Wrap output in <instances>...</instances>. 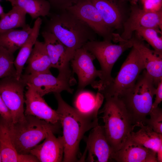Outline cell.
Returning a JSON list of instances; mask_svg holds the SVG:
<instances>
[{"label":"cell","mask_w":162,"mask_h":162,"mask_svg":"<svg viewBox=\"0 0 162 162\" xmlns=\"http://www.w3.org/2000/svg\"><path fill=\"white\" fill-rule=\"evenodd\" d=\"M45 30L54 34L66 47L70 62L75 51L88 41L96 40V34L85 22L67 10L56 11L47 16Z\"/></svg>","instance_id":"6da1fadb"},{"label":"cell","mask_w":162,"mask_h":162,"mask_svg":"<svg viewBox=\"0 0 162 162\" xmlns=\"http://www.w3.org/2000/svg\"><path fill=\"white\" fill-rule=\"evenodd\" d=\"M58 106L56 111L63 128L64 143L62 162L79 161L80 142L85 134L98 125V119L86 118L66 103L60 93H54Z\"/></svg>","instance_id":"7a4b0ae2"},{"label":"cell","mask_w":162,"mask_h":162,"mask_svg":"<svg viewBox=\"0 0 162 162\" xmlns=\"http://www.w3.org/2000/svg\"><path fill=\"white\" fill-rule=\"evenodd\" d=\"M104 98L105 104L99 113H103L105 135L114 152L121 148L136 126L118 97Z\"/></svg>","instance_id":"3957f363"},{"label":"cell","mask_w":162,"mask_h":162,"mask_svg":"<svg viewBox=\"0 0 162 162\" xmlns=\"http://www.w3.org/2000/svg\"><path fill=\"white\" fill-rule=\"evenodd\" d=\"M156 88L152 78L144 69L134 85L118 97L123 103L136 127L138 123L145 125Z\"/></svg>","instance_id":"277c9868"},{"label":"cell","mask_w":162,"mask_h":162,"mask_svg":"<svg viewBox=\"0 0 162 162\" xmlns=\"http://www.w3.org/2000/svg\"><path fill=\"white\" fill-rule=\"evenodd\" d=\"M10 134L15 148L20 154H29L31 150L46 138L50 130L56 132L54 124L35 116L25 115L21 121L9 124Z\"/></svg>","instance_id":"5b68a950"},{"label":"cell","mask_w":162,"mask_h":162,"mask_svg":"<svg viewBox=\"0 0 162 162\" xmlns=\"http://www.w3.org/2000/svg\"><path fill=\"white\" fill-rule=\"evenodd\" d=\"M132 47L130 39L118 44H112L109 40H95L88 41L83 46L93 55L100 64V80L95 87L98 91L112 82L113 78L111 72L115 63L124 52Z\"/></svg>","instance_id":"8992f818"},{"label":"cell","mask_w":162,"mask_h":162,"mask_svg":"<svg viewBox=\"0 0 162 162\" xmlns=\"http://www.w3.org/2000/svg\"><path fill=\"white\" fill-rule=\"evenodd\" d=\"M144 69V65L140 54L132 46L116 77L113 78L110 84L98 92L104 98L118 97L134 85Z\"/></svg>","instance_id":"52a82bcc"},{"label":"cell","mask_w":162,"mask_h":162,"mask_svg":"<svg viewBox=\"0 0 162 162\" xmlns=\"http://www.w3.org/2000/svg\"><path fill=\"white\" fill-rule=\"evenodd\" d=\"M26 86L21 78L18 80L12 76L0 80V95L11 113L13 123L21 121L25 117L24 91Z\"/></svg>","instance_id":"ba28073f"},{"label":"cell","mask_w":162,"mask_h":162,"mask_svg":"<svg viewBox=\"0 0 162 162\" xmlns=\"http://www.w3.org/2000/svg\"><path fill=\"white\" fill-rule=\"evenodd\" d=\"M122 25L123 31L119 38L120 42L131 39L133 32L140 28H154L162 31V8L152 11L142 9L134 4L131 7L129 18Z\"/></svg>","instance_id":"9c48e42d"},{"label":"cell","mask_w":162,"mask_h":162,"mask_svg":"<svg viewBox=\"0 0 162 162\" xmlns=\"http://www.w3.org/2000/svg\"><path fill=\"white\" fill-rule=\"evenodd\" d=\"M26 86L32 87L41 96L50 93H60L66 91L72 94L71 86L76 83V80L55 77L50 72L32 74H24L21 77Z\"/></svg>","instance_id":"30bf717a"},{"label":"cell","mask_w":162,"mask_h":162,"mask_svg":"<svg viewBox=\"0 0 162 162\" xmlns=\"http://www.w3.org/2000/svg\"><path fill=\"white\" fill-rule=\"evenodd\" d=\"M67 10L86 23L104 40L111 41L116 34L106 25L99 10L91 0H78Z\"/></svg>","instance_id":"8fae6325"},{"label":"cell","mask_w":162,"mask_h":162,"mask_svg":"<svg viewBox=\"0 0 162 162\" xmlns=\"http://www.w3.org/2000/svg\"><path fill=\"white\" fill-rule=\"evenodd\" d=\"M95 58L83 47L75 51L70 62L73 73H76L78 77V91L84 89L88 85L94 88L97 82L96 79L99 78L100 70L96 69L93 62Z\"/></svg>","instance_id":"7c38bea8"},{"label":"cell","mask_w":162,"mask_h":162,"mask_svg":"<svg viewBox=\"0 0 162 162\" xmlns=\"http://www.w3.org/2000/svg\"><path fill=\"white\" fill-rule=\"evenodd\" d=\"M49 57L51 67L58 69V76L73 80L74 78L70 67L66 47L52 33L46 30L41 33Z\"/></svg>","instance_id":"4fadbf2b"},{"label":"cell","mask_w":162,"mask_h":162,"mask_svg":"<svg viewBox=\"0 0 162 162\" xmlns=\"http://www.w3.org/2000/svg\"><path fill=\"white\" fill-rule=\"evenodd\" d=\"M88 152L85 161L108 162L112 160L114 151L105 135L103 126L99 124L92 128L86 140L84 153Z\"/></svg>","instance_id":"5bb4252c"},{"label":"cell","mask_w":162,"mask_h":162,"mask_svg":"<svg viewBox=\"0 0 162 162\" xmlns=\"http://www.w3.org/2000/svg\"><path fill=\"white\" fill-rule=\"evenodd\" d=\"M27 86L26 92L25 103L26 109L25 115L35 116L39 119L54 124L59 122L58 114L56 110L52 109L45 100L32 87Z\"/></svg>","instance_id":"9a60e30c"},{"label":"cell","mask_w":162,"mask_h":162,"mask_svg":"<svg viewBox=\"0 0 162 162\" xmlns=\"http://www.w3.org/2000/svg\"><path fill=\"white\" fill-rule=\"evenodd\" d=\"M54 132H48L44 142L38 144L30 152V154L35 157L39 162H62L64 143L62 136L56 137Z\"/></svg>","instance_id":"2e32d148"},{"label":"cell","mask_w":162,"mask_h":162,"mask_svg":"<svg viewBox=\"0 0 162 162\" xmlns=\"http://www.w3.org/2000/svg\"><path fill=\"white\" fill-rule=\"evenodd\" d=\"M112 158L117 162H158L156 152L129 137L119 150L113 152Z\"/></svg>","instance_id":"e0dca14e"},{"label":"cell","mask_w":162,"mask_h":162,"mask_svg":"<svg viewBox=\"0 0 162 162\" xmlns=\"http://www.w3.org/2000/svg\"><path fill=\"white\" fill-rule=\"evenodd\" d=\"M130 39L132 46L137 50L140 54L145 69L152 78L157 87L162 80V56L149 48L138 36L132 37Z\"/></svg>","instance_id":"ac0fdd59"},{"label":"cell","mask_w":162,"mask_h":162,"mask_svg":"<svg viewBox=\"0 0 162 162\" xmlns=\"http://www.w3.org/2000/svg\"><path fill=\"white\" fill-rule=\"evenodd\" d=\"M9 124L0 116V152L3 162H38L32 155L20 154L11 138Z\"/></svg>","instance_id":"d6986e66"},{"label":"cell","mask_w":162,"mask_h":162,"mask_svg":"<svg viewBox=\"0 0 162 162\" xmlns=\"http://www.w3.org/2000/svg\"><path fill=\"white\" fill-rule=\"evenodd\" d=\"M78 91L74 100V108L86 118L98 119L99 110L104 98L103 95L98 92L95 94L83 89Z\"/></svg>","instance_id":"ffe728a7"},{"label":"cell","mask_w":162,"mask_h":162,"mask_svg":"<svg viewBox=\"0 0 162 162\" xmlns=\"http://www.w3.org/2000/svg\"><path fill=\"white\" fill-rule=\"evenodd\" d=\"M100 13L106 26L112 30L123 25L122 13L115 0H91Z\"/></svg>","instance_id":"44dd1931"},{"label":"cell","mask_w":162,"mask_h":162,"mask_svg":"<svg viewBox=\"0 0 162 162\" xmlns=\"http://www.w3.org/2000/svg\"><path fill=\"white\" fill-rule=\"evenodd\" d=\"M26 74L50 72V60L44 42L37 40L27 60Z\"/></svg>","instance_id":"7402d4cb"},{"label":"cell","mask_w":162,"mask_h":162,"mask_svg":"<svg viewBox=\"0 0 162 162\" xmlns=\"http://www.w3.org/2000/svg\"><path fill=\"white\" fill-rule=\"evenodd\" d=\"M42 21V19L40 17L36 19L31 32L20 48L17 56L14 60V65L16 70L15 77L17 80H19L20 79L24 65L27 62L33 47L37 40Z\"/></svg>","instance_id":"603a6c76"},{"label":"cell","mask_w":162,"mask_h":162,"mask_svg":"<svg viewBox=\"0 0 162 162\" xmlns=\"http://www.w3.org/2000/svg\"><path fill=\"white\" fill-rule=\"evenodd\" d=\"M32 30V28L27 24L21 29L0 32V46L14 54L25 43Z\"/></svg>","instance_id":"cb8c5ba5"},{"label":"cell","mask_w":162,"mask_h":162,"mask_svg":"<svg viewBox=\"0 0 162 162\" xmlns=\"http://www.w3.org/2000/svg\"><path fill=\"white\" fill-rule=\"evenodd\" d=\"M136 126L140 127V129L136 132L132 131L129 137L136 142L157 152L162 144V134L155 132L142 122L137 123Z\"/></svg>","instance_id":"d4e9b609"},{"label":"cell","mask_w":162,"mask_h":162,"mask_svg":"<svg viewBox=\"0 0 162 162\" xmlns=\"http://www.w3.org/2000/svg\"><path fill=\"white\" fill-rule=\"evenodd\" d=\"M12 7L8 12H4L0 15V32L18 28H22L27 25L26 20V12L18 6Z\"/></svg>","instance_id":"484cf974"},{"label":"cell","mask_w":162,"mask_h":162,"mask_svg":"<svg viewBox=\"0 0 162 162\" xmlns=\"http://www.w3.org/2000/svg\"><path fill=\"white\" fill-rule=\"evenodd\" d=\"M14 6L23 9L32 20L47 16L51 10L50 4L46 0H14Z\"/></svg>","instance_id":"4316f807"},{"label":"cell","mask_w":162,"mask_h":162,"mask_svg":"<svg viewBox=\"0 0 162 162\" xmlns=\"http://www.w3.org/2000/svg\"><path fill=\"white\" fill-rule=\"evenodd\" d=\"M135 32L137 35L147 41L158 55L162 56V38L159 35L161 32L154 28L141 27Z\"/></svg>","instance_id":"83f0119b"},{"label":"cell","mask_w":162,"mask_h":162,"mask_svg":"<svg viewBox=\"0 0 162 162\" xmlns=\"http://www.w3.org/2000/svg\"><path fill=\"white\" fill-rule=\"evenodd\" d=\"M13 54L0 46V79L16 76Z\"/></svg>","instance_id":"f1b7e54d"},{"label":"cell","mask_w":162,"mask_h":162,"mask_svg":"<svg viewBox=\"0 0 162 162\" xmlns=\"http://www.w3.org/2000/svg\"><path fill=\"white\" fill-rule=\"evenodd\" d=\"M147 118L145 125L151 128L155 132L162 134V110L158 106L152 109Z\"/></svg>","instance_id":"f546056e"},{"label":"cell","mask_w":162,"mask_h":162,"mask_svg":"<svg viewBox=\"0 0 162 162\" xmlns=\"http://www.w3.org/2000/svg\"><path fill=\"white\" fill-rule=\"evenodd\" d=\"M50 4L51 9L55 11L67 10L75 4L78 0H46Z\"/></svg>","instance_id":"4dcf8cb0"},{"label":"cell","mask_w":162,"mask_h":162,"mask_svg":"<svg viewBox=\"0 0 162 162\" xmlns=\"http://www.w3.org/2000/svg\"><path fill=\"white\" fill-rule=\"evenodd\" d=\"M0 116L10 124L13 123L11 113L0 95Z\"/></svg>","instance_id":"1f68e13d"},{"label":"cell","mask_w":162,"mask_h":162,"mask_svg":"<svg viewBox=\"0 0 162 162\" xmlns=\"http://www.w3.org/2000/svg\"><path fill=\"white\" fill-rule=\"evenodd\" d=\"M144 9L150 11H157L162 8V0H142Z\"/></svg>","instance_id":"d6a6232c"},{"label":"cell","mask_w":162,"mask_h":162,"mask_svg":"<svg viewBox=\"0 0 162 162\" xmlns=\"http://www.w3.org/2000/svg\"><path fill=\"white\" fill-rule=\"evenodd\" d=\"M154 95H155V98L153 103L152 109L158 106L162 101V80L159 82L156 87Z\"/></svg>","instance_id":"836d02e7"},{"label":"cell","mask_w":162,"mask_h":162,"mask_svg":"<svg viewBox=\"0 0 162 162\" xmlns=\"http://www.w3.org/2000/svg\"><path fill=\"white\" fill-rule=\"evenodd\" d=\"M158 162H162V144L160 145L157 152Z\"/></svg>","instance_id":"e575fe53"},{"label":"cell","mask_w":162,"mask_h":162,"mask_svg":"<svg viewBox=\"0 0 162 162\" xmlns=\"http://www.w3.org/2000/svg\"><path fill=\"white\" fill-rule=\"evenodd\" d=\"M2 0H0V1ZM9 2L11 4L12 6H13L14 5V0H6Z\"/></svg>","instance_id":"d590c367"},{"label":"cell","mask_w":162,"mask_h":162,"mask_svg":"<svg viewBox=\"0 0 162 162\" xmlns=\"http://www.w3.org/2000/svg\"><path fill=\"white\" fill-rule=\"evenodd\" d=\"M4 12L3 8L0 4V15Z\"/></svg>","instance_id":"8d00e7d4"},{"label":"cell","mask_w":162,"mask_h":162,"mask_svg":"<svg viewBox=\"0 0 162 162\" xmlns=\"http://www.w3.org/2000/svg\"><path fill=\"white\" fill-rule=\"evenodd\" d=\"M2 162V158L1 157V155L0 152V162Z\"/></svg>","instance_id":"74e56055"},{"label":"cell","mask_w":162,"mask_h":162,"mask_svg":"<svg viewBox=\"0 0 162 162\" xmlns=\"http://www.w3.org/2000/svg\"><path fill=\"white\" fill-rule=\"evenodd\" d=\"M134 0V1H137V0Z\"/></svg>","instance_id":"f35d334b"}]
</instances>
